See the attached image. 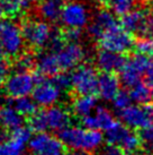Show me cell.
I'll return each instance as SVG.
<instances>
[{
  "label": "cell",
  "instance_id": "obj_1",
  "mask_svg": "<svg viewBox=\"0 0 153 155\" xmlns=\"http://www.w3.org/2000/svg\"><path fill=\"white\" fill-rule=\"evenodd\" d=\"M59 133V138L63 145L72 151L92 153L98 151L105 142L100 130L88 129L80 126L69 125Z\"/></svg>",
  "mask_w": 153,
  "mask_h": 155
},
{
  "label": "cell",
  "instance_id": "obj_2",
  "mask_svg": "<svg viewBox=\"0 0 153 155\" xmlns=\"http://www.w3.org/2000/svg\"><path fill=\"white\" fill-rule=\"evenodd\" d=\"M71 122V114L62 105H51L30 116V128L36 133L60 131Z\"/></svg>",
  "mask_w": 153,
  "mask_h": 155
},
{
  "label": "cell",
  "instance_id": "obj_3",
  "mask_svg": "<svg viewBox=\"0 0 153 155\" xmlns=\"http://www.w3.org/2000/svg\"><path fill=\"white\" fill-rule=\"evenodd\" d=\"M104 139L108 145L119 147L124 153L130 155L137 152L141 145L140 136L120 121H114L113 125L105 130Z\"/></svg>",
  "mask_w": 153,
  "mask_h": 155
},
{
  "label": "cell",
  "instance_id": "obj_4",
  "mask_svg": "<svg viewBox=\"0 0 153 155\" xmlns=\"http://www.w3.org/2000/svg\"><path fill=\"white\" fill-rule=\"evenodd\" d=\"M39 76L30 73L28 70L17 69L14 73L8 74L4 83L5 93L11 99L21 96H28L32 94Z\"/></svg>",
  "mask_w": 153,
  "mask_h": 155
},
{
  "label": "cell",
  "instance_id": "obj_5",
  "mask_svg": "<svg viewBox=\"0 0 153 155\" xmlns=\"http://www.w3.org/2000/svg\"><path fill=\"white\" fill-rule=\"evenodd\" d=\"M99 47L117 53H126L134 48V39L118 23L106 30L97 40Z\"/></svg>",
  "mask_w": 153,
  "mask_h": 155
},
{
  "label": "cell",
  "instance_id": "obj_6",
  "mask_svg": "<svg viewBox=\"0 0 153 155\" xmlns=\"http://www.w3.org/2000/svg\"><path fill=\"white\" fill-rule=\"evenodd\" d=\"M119 119L131 129H144L153 125V103L130 104L119 111Z\"/></svg>",
  "mask_w": 153,
  "mask_h": 155
},
{
  "label": "cell",
  "instance_id": "obj_7",
  "mask_svg": "<svg viewBox=\"0 0 153 155\" xmlns=\"http://www.w3.org/2000/svg\"><path fill=\"white\" fill-rule=\"evenodd\" d=\"M20 30L26 43L34 49H42L48 44L53 28L45 21L26 19Z\"/></svg>",
  "mask_w": 153,
  "mask_h": 155
},
{
  "label": "cell",
  "instance_id": "obj_8",
  "mask_svg": "<svg viewBox=\"0 0 153 155\" xmlns=\"http://www.w3.org/2000/svg\"><path fill=\"white\" fill-rule=\"evenodd\" d=\"M0 42L4 47L6 54L17 57L24 49L25 40L21 33L20 26L11 19L0 22Z\"/></svg>",
  "mask_w": 153,
  "mask_h": 155
},
{
  "label": "cell",
  "instance_id": "obj_9",
  "mask_svg": "<svg viewBox=\"0 0 153 155\" xmlns=\"http://www.w3.org/2000/svg\"><path fill=\"white\" fill-rule=\"evenodd\" d=\"M71 77V88L78 95L95 94L97 91L98 74L94 66L79 65L72 69Z\"/></svg>",
  "mask_w": 153,
  "mask_h": 155
},
{
  "label": "cell",
  "instance_id": "obj_10",
  "mask_svg": "<svg viewBox=\"0 0 153 155\" xmlns=\"http://www.w3.org/2000/svg\"><path fill=\"white\" fill-rule=\"evenodd\" d=\"M27 147L33 155H65L63 143L48 131L36 133L30 137Z\"/></svg>",
  "mask_w": 153,
  "mask_h": 155
},
{
  "label": "cell",
  "instance_id": "obj_11",
  "mask_svg": "<svg viewBox=\"0 0 153 155\" xmlns=\"http://www.w3.org/2000/svg\"><path fill=\"white\" fill-rule=\"evenodd\" d=\"M60 21L62 25L67 28H80L89 24L90 14L85 4L76 0L68 1L67 4H63Z\"/></svg>",
  "mask_w": 153,
  "mask_h": 155
},
{
  "label": "cell",
  "instance_id": "obj_12",
  "mask_svg": "<svg viewBox=\"0 0 153 155\" xmlns=\"http://www.w3.org/2000/svg\"><path fill=\"white\" fill-rule=\"evenodd\" d=\"M150 58L141 53H136L130 59L125 60V64L119 70V82L126 87H132L141 82L149 67Z\"/></svg>",
  "mask_w": 153,
  "mask_h": 155
},
{
  "label": "cell",
  "instance_id": "obj_13",
  "mask_svg": "<svg viewBox=\"0 0 153 155\" xmlns=\"http://www.w3.org/2000/svg\"><path fill=\"white\" fill-rule=\"evenodd\" d=\"M55 56L60 70L68 71L74 69L83 61L86 58V50L78 42H69L60 48L55 52Z\"/></svg>",
  "mask_w": 153,
  "mask_h": 155
},
{
  "label": "cell",
  "instance_id": "obj_14",
  "mask_svg": "<svg viewBox=\"0 0 153 155\" xmlns=\"http://www.w3.org/2000/svg\"><path fill=\"white\" fill-rule=\"evenodd\" d=\"M34 102L39 107L47 108L54 104H58L62 97V91L55 86V84L52 81L38 78L37 83L35 85L34 90L32 92Z\"/></svg>",
  "mask_w": 153,
  "mask_h": 155
},
{
  "label": "cell",
  "instance_id": "obj_15",
  "mask_svg": "<svg viewBox=\"0 0 153 155\" xmlns=\"http://www.w3.org/2000/svg\"><path fill=\"white\" fill-rule=\"evenodd\" d=\"M85 128L95 130H106L115 121L114 116L109 109L104 105H97L96 109L88 116L81 118Z\"/></svg>",
  "mask_w": 153,
  "mask_h": 155
},
{
  "label": "cell",
  "instance_id": "obj_16",
  "mask_svg": "<svg viewBox=\"0 0 153 155\" xmlns=\"http://www.w3.org/2000/svg\"><path fill=\"white\" fill-rule=\"evenodd\" d=\"M126 58L123 53H117L114 51L100 49L96 53V65L102 73H117L125 64Z\"/></svg>",
  "mask_w": 153,
  "mask_h": 155
},
{
  "label": "cell",
  "instance_id": "obj_17",
  "mask_svg": "<svg viewBox=\"0 0 153 155\" xmlns=\"http://www.w3.org/2000/svg\"><path fill=\"white\" fill-rule=\"evenodd\" d=\"M148 15L143 9H131L122 15L120 24L125 31L131 34H143L145 33Z\"/></svg>",
  "mask_w": 153,
  "mask_h": 155
},
{
  "label": "cell",
  "instance_id": "obj_18",
  "mask_svg": "<svg viewBox=\"0 0 153 155\" xmlns=\"http://www.w3.org/2000/svg\"><path fill=\"white\" fill-rule=\"evenodd\" d=\"M117 24L115 14L108 9H99L92 17V21L88 24V34L98 40L100 35L113 25Z\"/></svg>",
  "mask_w": 153,
  "mask_h": 155
},
{
  "label": "cell",
  "instance_id": "obj_19",
  "mask_svg": "<svg viewBox=\"0 0 153 155\" xmlns=\"http://www.w3.org/2000/svg\"><path fill=\"white\" fill-rule=\"evenodd\" d=\"M30 137H32V130L28 127H24V125L19 128L11 131L10 136L6 139V144L8 146L11 155H23L26 147L28 145Z\"/></svg>",
  "mask_w": 153,
  "mask_h": 155
},
{
  "label": "cell",
  "instance_id": "obj_20",
  "mask_svg": "<svg viewBox=\"0 0 153 155\" xmlns=\"http://www.w3.org/2000/svg\"><path fill=\"white\" fill-rule=\"evenodd\" d=\"M120 82L114 73H102L98 75L97 92L99 97L104 101H111L119 91Z\"/></svg>",
  "mask_w": 153,
  "mask_h": 155
},
{
  "label": "cell",
  "instance_id": "obj_21",
  "mask_svg": "<svg viewBox=\"0 0 153 155\" xmlns=\"http://www.w3.org/2000/svg\"><path fill=\"white\" fill-rule=\"evenodd\" d=\"M35 65L37 67L38 74L41 76L53 77L55 74L60 71V67L56 60L55 52L45 51L42 52L39 56L35 59Z\"/></svg>",
  "mask_w": 153,
  "mask_h": 155
},
{
  "label": "cell",
  "instance_id": "obj_22",
  "mask_svg": "<svg viewBox=\"0 0 153 155\" xmlns=\"http://www.w3.org/2000/svg\"><path fill=\"white\" fill-rule=\"evenodd\" d=\"M24 125V117L19 114L13 105H6L0 108V128L7 131L19 128Z\"/></svg>",
  "mask_w": 153,
  "mask_h": 155
},
{
  "label": "cell",
  "instance_id": "obj_23",
  "mask_svg": "<svg viewBox=\"0 0 153 155\" xmlns=\"http://www.w3.org/2000/svg\"><path fill=\"white\" fill-rule=\"evenodd\" d=\"M63 7L62 0H42L38 6V15L43 21L54 23L60 19L61 10Z\"/></svg>",
  "mask_w": 153,
  "mask_h": 155
},
{
  "label": "cell",
  "instance_id": "obj_24",
  "mask_svg": "<svg viewBox=\"0 0 153 155\" xmlns=\"http://www.w3.org/2000/svg\"><path fill=\"white\" fill-rule=\"evenodd\" d=\"M97 105V97L94 94L78 95L72 102V111L76 117L83 118L90 114Z\"/></svg>",
  "mask_w": 153,
  "mask_h": 155
},
{
  "label": "cell",
  "instance_id": "obj_25",
  "mask_svg": "<svg viewBox=\"0 0 153 155\" xmlns=\"http://www.w3.org/2000/svg\"><path fill=\"white\" fill-rule=\"evenodd\" d=\"M27 8V0H0V13L9 17L20 16Z\"/></svg>",
  "mask_w": 153,
  "mask_h": 155
},
{
  "label": "cell",
  "instance_id": "obj_26",
  "mask_svg": "<svg viewBox=\"0 0 153 155\" xmlns=\"http://www.w3.org/2000/svg\"><path fill=\"white\" fill-rule=\"evenodd\" d=\"M130 88H131V91L128 92L130 96H131L132 101H134L136 104L143 105V104L151 102V99H152L153 95L149 85L146 83L139 82L137 84H135L134 86L130 87Z\"/></svg>",
  "mask_w": 153,
  "mask_h": 155
},
{
  "label": "cell",
  "instance_id": "obj_27",
  "mask_svg": "<svg viewBox=\"0 0 153 155\" xmlns=\"http://www.w3.org/2000/svg\"><path fill=\"white\" fill-rule=\"evenodd\" d=\"M13 107L23 117H30L37 111V104L32 97H30V95L14 99Z\"/></svg>",
  "mask_w": 153,
  "mask_h": 155
},
{
  "label": "cell",
  "instance_id": "obj_28",
  "mask_svg": "<svg viewBox=\"0 0 153 155\" xmlns=\"http://www.w3.org/2000/svg\"><path fill=\"white\" fill-rule=\"evenodd\" d=\"M134 48L137 53H141L148 58H153V36H142L134 42Z\"/></svg>",
  "mask_w": 153,
  "mask_h": 155
},
{
  "label": "cell",
  "instance_id": "obj_29",
  "mask_svg": "<svg viewBox=\"0 0 153 155\" xmlns=\"http://www.w3.org/2000/svg\"><path fill=\"white\" fill-rule=\"evenodd\" d=\"M106 1L109 5L111 12L119 16L131 10L136 2V0H106Z\"/></svg>",
  "mask_w": 153,
  "mask_h": 155
},
{
  "label": "cell",
  "instance_id": "obj_30",
  "mask_svg": "<svg viewBox=\"0 0 153 155\" xmlns=\"http://www.w3.org/2000/svg\"><path fill=\"white\" fill-rule=\"evenodd\" d=\"M113 108L116 111H122L123 109H125L126 107H128L130 104H132V99L130 96V93L126 91H120L119 90L113 99L111 100Z\"/></svg>",
  "mask_w": 153,
  "mask_h": 155
},
{
  "label": "cell",
  "instance_id": "obj_31",
  "mask_svg": "<svg viewBox=\"0 0 153 155\" xmlns=\"http://www.w3.org/2000/svg\"><path fill=\"white\" fill-rule=\"evenodd\" d=\"M35 65V57L30 52L21 51L17 56L16 68L20 70H30Z\"/></svg>",
  "mask_w": 153,
  "mask_h": 155
},
{
  "label": "cell",
  "instance_id": "obj_32",
  "mask_svg": "<svg viewBox=\"0 0 153 155\" xmlns=\"http://www.w3.org/2000/svg\"><path fill=\"white\" fill-rule=\"evenodd\" d=\"M52 82L55 84V86L61 90L62 92L63 91H68L69 88H71V77L70 75L65 73H58L55 74L53 77H52Z\"/></svg>",
  "mask_w": 153,
  "mask_h": 155
},
{
  "label": "cell",
  "instance_id": "obj_33",
  "mask_svg": "<svg viewBox=\"0 0 153 155\" xmlns=\"http://www.w3.org/2000/svg\"><path fill=\"white\" fill-rule=\"evenodd\" d=\"M140 136L141 142H143L145 148L153 155V127L150 126L148 128L142 129Z\"/></svg>",
  "mask_w": 153,
  "mask_h": 155
},
{
  "label": "cell",
  "instance_id": "obj_34",
  "mask_svg": "<svg viewBox=\"0 0 153 155\" xmlns=\"http://www.w3.org/2000/svg\"><path fill=\"white\" fill-rule=\"evenodd\" d=\"M82 36V32L80 28H67L63 33L64 40L68 42H79Z\"/></svg>",
  "mask_w": 153,
  "mask_h": 155
},
{
  "label": "cell",
  "instance_id": "obj_35",
  "mask_svg": "<svg viewBox=\"0 0 153 155\" xmlns=\"http://www.w3.org/2000/svg\"><path fill=\"white\" fill-rule=\"evenodd\" d=\"M99 155H125V153L119 147L114 146V145H108L99 153Z\"/></svg>",
  "mask_w": 153,
  "mask_h": 155
},
{
  "label": "cell",
  "instance_id": "obj_36",
  "mask_svg": "<svg viewBox=\"0 0 153 155\" xmlns=\"http://www.w3.org/2000/svg\"><path fill=\"white\" fill-rule=\"evenodd\" d=\"M9 74V67L8 65L4 62V60L0 61V87L4 85L6 78L8 76Z\"/></svg>",
  "mask_w": 153,
  "mask_h": 155
},
{
  "label": "cell",
  "instance_id": "obj_37",
  "mask_svg": "<svg viewBox=\"0 0 153 155\" xmlns=\"http://www.w3.org/2000/svg\"><path fill=\"white\" fill-rule=\"evenodd\" d=\"M145 75H146V84L149 85L153 95V61H150L149 67L145 71Z\"/></svg>",
  "mask_w": 153,
  "mask_h": 155
},
{
  "label": "cell",
  "instance_id": "obj_38",
  "mask_svg": "<svg viewBox=\"0 0 153 155\" xmlns=\"http://www.w3.org/2000/svg\"><path fill=\"white\" fill-rule=\"evenodd\" d=\"M145 32H146L150 36H153V13L148 15V18H146V26H145Z\"/></svg>",
  "mask_w": 153,
  "mask_h": 155
},
{
  "label": "cell",
  "instance_id": "obj_39",
  "mask_svg": "<svg viewBox=\"0 0 153 155\" xmlns=\"http://www.w3.org/2000/svg\"><path fill=\"white\" fill-rule=\"evenodd\" d=\"M0 155H11L7 144H6V139L0 140Z\"/></svg>",
  "mask_w": 153,
  "mask_h": 155
},
{
  "label": "cell",
  "instance_id": "obj_40",
  "mask_svg": "<svg viewBox=\"0 0 153 155\" xmlns=\"http://www.w3.org/2000/svg\"><path fill=\"white\" fill-rule=\"evenodd\" d=\"M5 57H6V51H5L4 47H2V44H1V42H0V61L4 60Z\"/></svg>",
  "mask_w": 153,
  "mask_h": 155
},
{
  "label": "cell",
  "instance_id": "obj_41",
  "mask_svg": "<svg viewBox=\"0 0 153 155\" xmlns=\"http://www.w3.org/2000/svg\"><path fill=\"white\" fill-rule=\"evenodd\" d=\"M70 155H89V153L85 151H72Z\"/></svg>",
  "mask_w": 153,
  "mask_h": 155
},
{
  "label": "cell",
  "instance_id": "obj_42",
  "mask_svg": "<svg viewBox=\"0 0 153 155\" xmlns=\"http://www.w3.org/2000/svg\"><path fill=\"white\" fill-rule=\"evenodd\" d=\"M105 1H106V0H90V2H91V4L97 5V6H99V5H102Z\"/></svg>",
  "mask_w": 153,
  "mask_h": 155
},
{
  "label": "cell",
  "instance_id": "obj_43",
  "mask_svg": "<svg viewBox=\"0 0 153 155\" xmlns=\"http://www.w3.org/2000/svg\"><path fill=\"white\" fill-rule=\"evenodd\" d=\"M2 104H4V96L0 94V108L2 107Z\"/></svg>",
  "mask_w": 153,
  "mask_h": 155
},
{
  "label": "cell",
  "instance_id": "obj_44",
  "mask_svg": "<svg viewBox=\"0 0 153 155\" xmlns=\"http://www.w3.org/2000/svg\"><path fill=\"white\" fill-rule=\"evenodd\" d=\"M131 155H152V154H144V153H137V152H135V153H133Z\"/></svg>",
  "mask_w": 153,
  "mask_h": 155
},
{
  "label": "cell",
  "instance_id": "obj_45",
  "mask_svg": "<svg viewBox=\"0 0 153 155\" xmlns=\"http://www.w3.org/2000/svg\"><path fill=\"white\" fill-rule=\"evenodd\" d=\"M28 2H39V1H42V0H27Z\"/></svg>",
  "mask_w": 153,
  "mask_h": 155
},
{
  "label": "cell",
  "instance_id": "obj_46",
  "mask_svg": "<svg viewBox=\"0 0 153 155\" xmlns=\"http://www.w3.org/2000/svg\"><path fill=\"white\" fill-rule=\"evenodd\" d=\"M151 1V4H152V6H153V0H150Z\"/></svg>",
  "mask_w": 153,
  "mask_h": 155
}]
</instances>
